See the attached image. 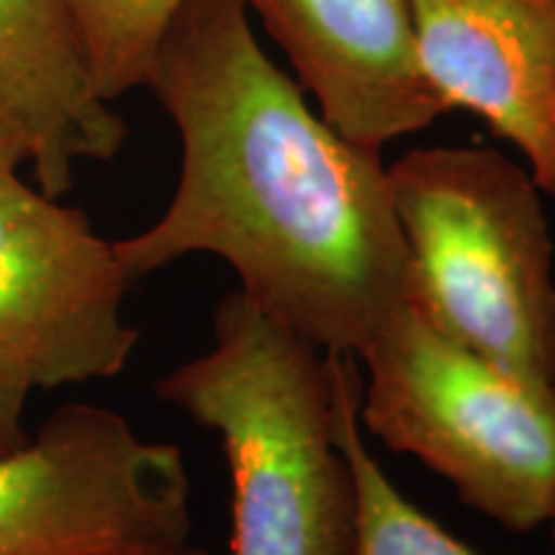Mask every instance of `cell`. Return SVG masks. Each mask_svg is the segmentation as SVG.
<instances>
[{
	"mask_svg": "<svg viewBox=\"0 0 555 555\" xmlns=\"http://www.w3.org/2000/svg\"><path fill=\"white\" fill-rule=\"evenodd\" d=\"M144 86L183 159L163 217L116 242L129 281L217 255L262 311L358 360L414 296L380 150L307 106L255 39L245 0H185Z\"/></svg>",
	"mask_w": 555,
	"mask_h": 555,
	"instance_id": "cell-1",
	"label": "cell"
},
{
	"mask_svg": "<svg viewBox=\"0 0 555 555\" xmlns=\"http://www.w3.org/2000/svg\"><path fill=\"white\" fill-rule=\"evenodd\" d=\"M157 397L219 435L232 555H352L358 496L332 352L234 288L214 311L211 347L163 376Z\"/></svg>",
	"mask_w": 555,
	"mask_h": 555,
	"instance_id": "cell-2",
	"label": "cell"
},
{
	"mask_svg": "<svg viewBox=\"0 0 555 555\" xmlns=\"http://www.w3.org/2000/svg\"><path fill=\"white\" fill-rule=\"evenodd\" d=\"M414 298L448 335L555 384V262L540 185L502 150L442 144L388 165Z\"/></svg>",
	"mask_w": 555,
	"mask_h": 555,
	"instance_id": "cell-3",
	"label": "cell"
},
{
	"mask_svg": "<svg viewBox=\"0 0 555 555\" xmlns=\"http://www.w3.org/2000/svg\"><path fill=\"white\" fill-rule=\"evenodd\" d=\"M360 425L512 532L555 515V384L448 335L412 296L363 356Z\"/></svg>",
	"mask_w": 555,
	"mask_h": 555,
	"instance_id": "cell-4",
	"label": "cell"
},
{
	"mask_svg": "<svg viewBox=\"0 0 555 555\" xmlns=\"http://www.w3.org/2000/svg\"><path fill=\"white\" fill-rule=\"evenodd\" d=\"M191 476L106 406L65 404L0 455V555H124L189 543Z\"/></svg>",
	"mask_w": 555,
	"mask_h": 555,
	"instance_id": "cell-5",
	"label": "cell"
},
{
	"mask_svg": "<svg viewBox=\"0 0 555 555\" xmlns=\"http://www.w3.org/2000/svg\"><path fill=\"white\" fill-rule=\"evenodd\" d=\"M131 286L86 214L0 172V384L31 393L119 376L139 343L124 319Z\"/></svg>",
	"mask_w": 555,
	"mask_h": 555,
	"instance_id": "cell-6",
	"label": "cell"
},
{
	"mask_svg": "<svg viewBox=\"0 0 555 555\" xmlns=\"http://www.w3.org/2000/svg\"><path fill=\"white\" fill-rule=\"evenodd\" d=\"M278 41L319 116L384 150L448 114L416 52L409 0H245Z\"/></svg>",
	"mask_w": 555,
	"mask_h": 555,
	"instance_id": "cell-7",
	"label": "cell"
},
{
	"mask_svg": "<svg viewBox=\"0 0 555 555\" xmlns=\"http://www.w3.org/2000/svg\"><path fill=\"white\" fill-rule=\"evenodd\" d=\"M416 52L448 111L476 114L555 198L553 0H409Z\"/></svg>",
	"mask_w": 555,
	"mask_h": 555,
	"instance_id": "cell-8",
	"label": "cell"
},
{
	"mask_svg": "<svg viewBox=\"0 0 555 555\" xmlns=\"http://www.w3.org/2000/svg\"><path fill=\"white\" fill-rule=\"evenodd\" d=\"M0 119L24 139L39 191L52 198L69 191L80 159H111L127 142L62 0H0Z\"/></svg>",
	"mask_w": 555,
	"mask_h": 555,
	"instance_id": "cell-9",
	"label": "cell"
},
{
	"mask_svg": "<svg viewBox=\"0 0 555 555\" xmlns=\"http://www.w3.org/2000/svg\"><path fill=\"white\" fill-rule=\"evenodd\" d=\"M337 380V440L350 463L358 496V527L352 555H481L463 540L425 515L414 502L401 494L388 478L384 466L373 457L363 440L360 425V388L356 358L335 356Z\"/></svg>",
	"mask_w": 555,
	"mask_h": 555,
	"instance_id": "cell-10",
	"label": "cell"
},
{
	"mask_svg": "<svg viewBox=\"0 0 555 555\" xmlns=\"http://www.w3.org/2000/svg\"><path fill=\"white\" fill-rule=\"evenodd\" d=\"M90 80L108 103L147 82L157 47L185 0H62Z\"/></svg>",
	"mask_w": 555,
	"mask_h": 555,
	"instance_id": "cell-11",
	"label": "cell"
},
{
	"mask_svg": "<svg viewBox=\"0 0 555 555\" xmlns=\"http://www.w3.org/2000/svg\"><path fill=\"white\" fill-rule=\"evenodd\" d=\"M26 399L29 393L21 388L0 384V455H9L29 442L31 435L24 425Z\"/></svg>",
	"mask_w": 555,
	"mask_h": 555,
	"instance_id": "cell-12",
	"label": "cell"
},
{
	"mask_svg": "<svg viewBox=\"0 0 555 555\" xmlns=\"http://www.w3.org/2000/svg\"><path fill=\"white\" fill-rule=\"evenodd\" d=\"M29 163V150H26L24 139L11 124L0 119V172L18 170V165Z\"/></svg>",
	"mask_w": 555,
	"mask_h": 555,
	"instance_id": "cell-13",
	"label": "cell"
},
{
	"mask_svg": "<svg viewBox=\"0 0 555 555\" xmlns=\"http://www.w3.org/2000/svg\"><path fill=\"white\" fill-rule=\"evenodd\" d=\"M124 555H208L206 551L189 543H178V545H165V547H150V551H137V553H124Z\"/></svg>",
	"mask_w": 555,
	"mask_h": 555,
	"instance_id": "cell-14",
	"label": "cell"
},
{
	"mask_svg": "<svg viewBox=\"0 0 555 555\" xmlns=\"http://www.w3.org/2000/svg\"><path fill=\"white\" fill-rule=\"evenodd\" d=\"M547 525L553 527V547H555V515H553V519H551V522H547Z\"/></svg>",
	"mask_w": 555,
	"mask_h": 555,
	"instance_id": "cell-15",
	"label": "cell"
},
{
	"mask_svg": "<svg viewBox=\"0 0 555 555\" xmlns=\"http://www.w3.org/2000/svg\"><path fill=\"white\" fill-rule=\"evenodd\" d=\"M553 5H555V0H553Z\"/></svg>",
	"mask_w": 555,
	"mask_h": 555,
	"instance_id": "cell-16",
	"label": "cell"
}]
</instances>
